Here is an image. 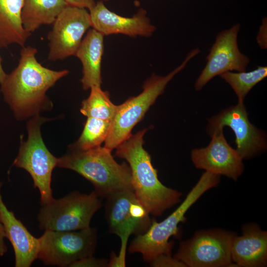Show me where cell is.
I'll list each match as a JSON object with an SVG mask.
<instances>
[{
  "label": "cell",
  "instance_id": "19",
  "mask_svg": "<svg viewBox=\"0 0 267 267\" xmlns=\"http://www.w3.org/2000/svg\"><path fill=\"white\" fill-rule=\"evenodd\" d=\"M23 3L24 0H0V48L12 44L24 46L31 35L22 23Z\"/></svg>",
  "mask_w": 267,
  "mask_h": 267
},
{
  "label": "cell",
  "instance_id": "10",
  "mask_svg": "<svg viewBox=\"0 0 267 267\" xmlns=\"http://www.w3.org/2000/svg\"><path fill=\"white\" fill-rule=\"evenodd\" d=\"M206 128L209 135L216 131L228 127L233 132L236 149L243 159H250L265 152L267 149V136L265 132L251 123L244 102L221 111L208 119Z\"/></svg>",
  "mask_w": 267,
  "mask_h": 267
},
{
  "label": "cell",
  "instance_id": "20",
  "mask_svg": "<svg viewBox=\"0 0 267 267\" xmlns=\"http://www.w3.org/2000/svg\"><path fill=\"white\" fill-rule=\"evenodd\" d=\"M68 5L64 0H24L23 27L31 34L43 25L51 24Z\"/></svg>",
  "mask_w": 267,
  "mask_h": 267
},
{
  "label": "cell",
  "instance_id": "7",
  "mask_svg": "<svg viewBox=\"0 0 267 267\" xmlns=\"http://www.w3.org/2000/svg\"><path fill=\"white\" fill-rule=\"evenodd\" d=\"M99 198L93 191L89 194L74 191L63 197L53 198L41 205L37 216L39 227L55 231L88 228L93 216L101 207Z\"/></svg>",
  "mask_w": 267,
  "mask_h": 267
},
{
  "label": "cell",
  "instance_id": "24",
  "mask_svg": "<svg viewBox=\"0 0 267 267\" xmlns=\"http://www.w3.org/2000/svg\"><path fill=\"white\" fill-rule=\"evenodd\" d=\"M149 263L153 267H186L183 263L167 254H160Z\"/></svg>",
  "mask_w": 267,
  "mask_h": 267
},
{
  "label": "cell",
  "instance_id": "21",
  "mask_svg": "<svg viewBox=\"0 0 267 267\" xmlns=\"http://www.w3.org/2000/svg\"><path fill=\"white\" fill-rule=\"evenodd\" d=\"M89 97L82 102L81 113L87 117H92L112 122L117 105L110 100L109 94L103 91L101 86H93Z\"/></svg>",
  "mask_w": 267,
  "mask_h": 267
},
{
  "label": "cell",
  "instance_id": "22",
  "mask_svg": "<svg viewBox=\"0 0 267 267\" xmlns=\"http://www.w3.org/2000/svg\"><path fill=\"white\" fill-rule=\"evenodd\" d=\"M267 76V66H259L250 72H225L220 75L233 89L238 102H243L251 89Z\"/></svg>",
  "mask_w": 267,
  "mask_h": 267
},
{
  "label": "cell",
  "instance_id": "32",
  "mask_svg": "<svg viewBox=\"0 0 267 267\" xmlns=\"http://www.w3.org/2000/svg\"><path fill=\"white\" fill-rule=\"evenodd\" d=\"M108 0H103V1H107Z\"/></svg>",
  "mask_w": 267,
  "mask_h": 267
},
{
  "label": "cell",
  "instance_id": "8",
  "mask_svg": "<svg viewBox=\"0 0 267 267\" xmlns=\"http://www.w3.org/2000/svg\"><path fill=\"white\" fill-rule=\"evenodd\" d=\"M235 235L219 228L197 231L179 243L174 257L186 267H237L231 257V245Z\"/></svg>",
  "mask_w": 267,
  "mask_h": 267
},
{
  "label": "cell",
  "instance_id": "3",
  "mask_svg": "<svg viewBox=\"0 0 267 267\" xmlns=\"http://www.w3.org/2000/svg\"><path fill=\"white\" fill-rule=\"evenodd\" d=\"M104 146L87 150L70 148L58 158L57 166L74 171L90 182L99 197L106 198L122 190L133 191L129 166L118 163Z\"/></svg>",
  "mask_w": 267,
  "mask_h": 267
},
{
  "label": "cell",
  "instance_id": "23",
  "mask_svg": "<svg viewBox=\"0 0 267 267\" xmlns=\"http://www.w3.org/2000/svg\"><path fill=\"white\" fill-rule=\"evenodd\" d=\"M111 123L109 121L88 117L80 137L69 148L87 150L100 146L107 136Z\"/></svg>",
  "mask_w": 267,
  "mask_h": 267
},
{
  "label": "cell",
  "instance_id": "1",
  "mask_svg": "<svg viewBox=\"0 0 267 267\" xmlns=\"http://www.w3.org/2000/svg\"><path fill=\"white\" fill-rule=\"evenodd\" d=\"M37 53L35 47L22 46L17 67L0 84L3 99L18 121L50 110L53 105L47 91L69 73L44 67L37 60Z\"/></svg>",
  "mask_w": 267,
  "mask_h": 267
},
{
  "label": "cell",
  "instance_id": "13",
  "mask_svg": "<svg viewBox=\"0 0 267 267\" xmlns=\"http://www.w3.org/2000/svg\"><path fill=\"white\" fill-rule=\"evenodd\" d=\"M211 137L206 147L191 150L192 163L197 169L237 180L244 170L243 159L228 143L223 129L215 131Z\"/></svg>",
  "mask_w": 267,
  "mask_h": 267
},
{
  "label": "cell",
  "instance_id": "27",
  "mask_svg": "<svg viewBox=\"0 0 267 267\" xmlns=\"http://www.w3.org/2000/svg\"><path fill=\"white\" fill-rule=\"evenodd\" d=\"M69 5L90 10L95 4V0H64Z\"/></svg>",
  "mask_w": 267,
  "mask_h": 267
},
{
  "label": "cell",
  "instance_id": "5",
  "mask_svg": "<svg viewBox=\"0 0 267 267\" xmlns=\"http://www.w3.org/2000/svg\"><path fill=\"white\" fill-rule=\"evenodd\" d=\"M200 51L198 48L192 50L180 65L166 76L153 74L144 83L142 91L140 94L130 97L122 104L117 105L104 141L105 148L111 151L131 135L133 128L143 118L158 97L164 92L168 84Z\"/></svg>",
  "mask_w": 267,
  "mask_h": 267
},
{
  "label": "cell",
  "instance_id": "9",
  "mask_svg": "<svg viewBox=\"0 0 267 267\" xmlns=\"http://www.w3.org/2000/svg\"><path fill=\"white\" fill-rule=\"evenodd\" d=\"M39 239L38 259L46 266L70 267L93 255L97 243L96 229L89 227L73 231L47 230Z\"/></svg>",
  "mask_w": 267,
  "mask_h": 267
},
{
  "label": "cell",
  "instance_id": "18",
  "mask_svg": "<svg viewBox=\"0 0 267 267\" xmlns=\"http://www.w3.org/2000/svg\"><path fill=\"white\" fill-rule=\"evenodd\" d=\"M104 37L96 30L89 29L75 54L82 65L81 82L84 90H87L93 86H101L102 84Z\"/></svg>",
  "mask_w": 267,
  "mask_h": 267
},
{
  "label": "cell",
  "instance_id": "6",
  "mask_svg": "<svg viewBox=\"0 0 267 267\" xmlns=\"http://www.w3.org/2000/svg\"><path fill=\"white\" fill-rule=\"evenodd\" d=\"M50 120L40 115L27 122L28 137H20V145L13 165L26 170L31 176L34 187L39 190L41 205L53 198L51 188V176L57 166L58 158L52 155L44 143L41 132L42 124Z\"/></svg>",
  "mask_w": 267,
  "mask_h": 267
},
{
  "label": "cell",
  "instance_id": "12",
  "mask_svg": "<svg viewBox=\"0 0 267 267\" xmlns=\"http://www.w3.org/2000/svg\"><path fill=\"white\" fill-rule=\"evenodd\" d=\"M240 25L219 33L207 56V63L196 80L194 88L200 90L211 79L227 71L243 72L249 58L239 50L237 43Z\"/></svg>",
  "mask_w": 267,
  "mask_h": 267
},
{
  "label": "cell",
  "instance_id": "29",
  "mask_svg": "<svg viewBox=\"0 0 267 267\" xmlns=\"http://www.w3.org/2000/svg\"><path fill=\"white\" fill-rule=\"evenodd\" d=\"M5 238H6V236L0 218V257L3 256L7 251V247L4 240Z\"/></svg>",
  "mask_w": 267,
  "mask_h": 267
},
{
  "label": "cell",
  "instance_id": "30",
  "mask_svg": "<svg viewBox=\"0 0 267 267\" xmlns=\"http://www.w3.org/2000/svg\"><path fill=\"white\" fill-rule=\"evenodd\" d=\"M2 59L0 56V84L4 80L6 74L5 73L1 64Z\"/></svg>",
  "mask_w": 267,
  "mask_h": 267
},
{
  "label": "cell",
  "instance_id": "17",
  "mask_svg": "<svg viewBox=\"0 0 267 267\" xmlns=\"http://www.w3.org/2000/svg\"><path fill=\"white\" fill-rule=\"evenodd\" d=\"M136 198L133 190H125L115 192L106 198L105 217L109 232L118 235L121 239L145 232L133 217L131 204Z\"/></svg>",
  "mask_w": 267,
  "mask_h": 267
},
{
  "label": "cell",
  "instance_id": "15",
  "mask_svg": "<svg viewBox=\"0 0 267 267\" xmlns=\"http://www.w3.org/2000/svg\"><path fill=\"white\" fill-rule=\"evenodd\" d=\"M231 257L237 267H265L267 265V232L255 223L242 227V234L234 236Z\"/></svg>",
  "mask_w": 267,
  "mask_h": 267
},
{
  "label": "cell",
  "instance_id": "26",
  "mask_svg": "<svg viewBox=\"0 0 267 267\" xmlns=\"http://www.w3.org/2000/svg\"><path fill=\"white\" fill-rule=\"evenodd\" d=\"M108 261L104 259H98L92 256L82 259L70 267H104L107 266Z\"/></svg>",
  "mask_w": 267,
  "mask_h": 267
},
{
  "label": "cell",
  "instance_id": "31",
  "mask_svg": "<svg viewBox=\"0 0 267 267\" xmlns=\"http://www.w3.org/2000/svg\"><path fill=\"white\" fill-rule=\"evenodd\" d=\"M1 186H2V183L0 181V197L1 196V194H0V189H1Z\"/></svg>",
  "mask_w": 267,
  "mask_h": 267
},
{
  "label": "cell",
  "instance_id": "25",
  "mask_svg": "<svg viewBox=\"0 0 267 267\" xmlns=\"http://www.w3.org/2000/svg\"><path fill=\"white\" fill-rule=\"evenodd\" d=\"M121 246L118 255L115 252L110 254V260L108 262V267H126V255L128 238L121 239Z\"/></svg>",
  "mask_w": 267,
  "mask_h": 267
},
{
  "label": "cell",
  "instance_id": "4",
  "mask_svg": "<svg viewBox=\"0 0 267 267\" xmlns=\"http://www.w3.org/2000/svg\"><path fill=\"white\" fill-rule=\"evenodd\" d=\"M220 176L205 171L181 204L160 222L152 220L148 229L136 235L129 248L131 254L140 253L143 260L149 262L162 254H171L172 243L170 238L178 232V224L184 220L188 210L207 191L219 184Z\"/></svg>",
  "mask_w": 267,
  "mask_h": 267
},
{
  "label": "cell",
  "instance_id": "2",
  "mask_svg": "<svg viewBox=\"0 0 267 267\" xmlns=\"http://www.w3.org/2000/svg\"><path fill=\"white\" fill-rule=\"evenodd\" d=\"M147 129L131 135L116 148L115 155L125 159L132 175L133 191L150 215L159 216L178 204L182 193L164 185L150 154L144 149L143 135Z\"/></svg>",
  "mask_w": 267,
  "mask_h": 267
},
{
  "label": "cell",
  "instance_id": "11",
  "mask_svg": "<svg viewBox=\"0 0 267 267\" xmlns=\"http://www.w3.org/2000/svg\"><path fill=\"white\" fill-rule=\"evenodd\" d=\"M48 33V59L63 60L75 54L85 33L91 27L89 11L68 5L58 15Z\"/></svg>",
  "mask_w": 267,
  "mask_h": 267
},
{
  "label": "cell",
  "instance_id": "28",
  "mask_svg": "<svg viewBox=\"0 0 267 267\" xmlns=\"http://www.w3.org/2000/svg\"><path fill=\"white\" fill-rule=\"evenodd\" d=\"M267 21H263L260 27L258 35L257 37V42L262 48H266L267 40H265L267 35Z\"/></svg>",
  "mask_w": 267,
  "mask_h": 267
},
{
  "label": "cell",
  "instance_id": "14",
  "mask_svg": "<svg viewBox=\"0 0 267 267\" xmlns=\"http://www.w3.org/2000/svg\"><path fill=\"white\" fill-rule=\"evenodd\" d=\"M89 12L92 28L104 36L122 34L131 37H149L156 29L143 8L132 17H124L109 10L103 0H99Z\"/></svg>",
  "mask_w": 267,
  "mask_h": 267
},
{
  "label": "cell",
  "instance_id": "16",
  "mask_svg": "<svg viewBox=\"0 0 267 267\" xmlns=\"http://www.w3.org/2000/svg\"><path fill=\"white\" fill-rule=\"evenodd\" d=\"M0 218L14 252L15 267H29L38 259L40 242L9 211L0 197Z\"/></svg>",
  "mask_w": 267,
  "mask_h": 267
}]
</instances>
